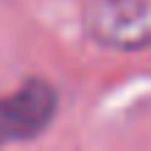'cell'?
I'll use <instances>...</instances> for the list:
<instances>
[{
	"instance_id": "cell-1",
	"label": "cell",
	"mask_w": 151,
	"mask_h": 151,
	"mask_svg": "<svg viewBox=\"0 0 151 151\" xmlns=\"http://www.w3.org/2000/svg\"><path fill=\"white\" fill-rule=\"evenodd\" d=\"M87 34L115 50H143L151 45V0H92Z\"/></svg>"
},
{
	"instance_id": "cell-2",
	"label": "cell",
	"mask_w": 151,
	"mask_h": 151,
	"mask_svg": "<svg viewBox=\"0 0 151 151\" xmlns=\"http://www.w3.org/2000/svg\"><path fill=\"white\" fill-rule=\"evenodd\" d=\"M56 92L45 81H28L17 92L0 98V146L34 137L53 120Z\"/></svg>"
}]
</instances>
